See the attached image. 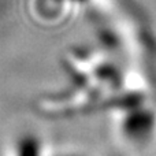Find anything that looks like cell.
<instances>
[{
    "instance_id": "obj_1",
    "label": "cell",
    "mask_w": 156,
    "mask_h": 156,
    "mask_svg": "<svg viewBox=\"0 0 156 156\" xmlns=\"http://www.w3.org/2000/svg\"><path fill=\"white\" fill-rule=\"evenodd\" d=\"M0 4H2V0H0Z\"/></svg>"
}]
</instances>
